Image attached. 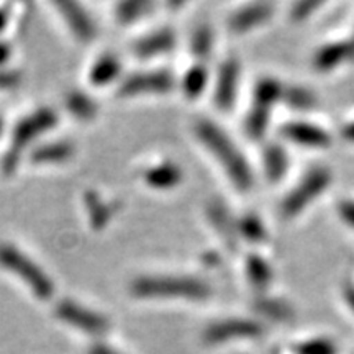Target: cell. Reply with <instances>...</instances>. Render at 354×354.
<instances>
[{"instance_id":"obj_1","label":"cell","mask_w":354,"mask_h":354,"mask_svg":"<svg viewBox=\"0 0 354 354\" xmlns=\"http://www.w3.org/2000/svg\"><path fill=\"white\" fill-rule=\"evenodd\" d=\"M196 135L201 143L214 154L216 162L223 167L225 174L232 180L238 190H250L253 187L254 176L245 154L234 145V141L225 133V130L212 120H198L196 123Z\"/></svg>"},{"instance_id":"obj_2","label":"cell","mask_w":354,"mask_h":354,"mask_svg":"<svg viewBox=\"0 0 354 354\" xmlns=\"http://www.w3.org/2000/svg\"><path fill=\"white\" fill-rule=\"evenodd\" d=\"M130 292L138 299L205 300L212 294L205 281L189 276H145L131 282Z\"/></svg>"},{"instance_id":"obj_3","label":"cell","mask_w":354,"mask_h":354,"mask_svg":"<svg viewBox=\"0 0 354 354\" xmlns=\"http://www.w3.org/2000/svg\"><path fill=\"white\" fill-rule=\"evenodd\" d=\"M0 266L6 271L15 274L32 290L35 297L48 300L55 294V284H53L50 276L44 272L41 266H38L17 246L7 245V243L0 245Z\"/></svg>"},{"instance_id":"obj_4","label":"cell","mask_w":354,"mask_h":354,"mask_svg":"<svg viewBox=\"0 0 354 354\" xmlns=\"http://www.w3.org/2000/svg\"><path fill=\"white\" fill-rule=\"evenodd\" d=\"M57 113L50 107H43L32 112L15 125V130L12 133V149L8 151L3 166L7 171H12L19 161V153L38 140L39 136L50 131L51 128L57 125Z\"/></svg>"},{"instance_id":"obj_5","label":"cell","mask_w":354,"mask_h":354,"mask_svg":"<svg viewBox=\"0 0 354 354\" xmlns=\"http://www.w3.org/2000/svg\"><path fill=\"white\" fill-rule=\"evenodd\" d=\"M331 184V172L326 167L317 166L312 167L305 174L300 183L287 194L284 202H282V215L287 218H294L302 214L312 202H315L318 197L330 187Z\"/></svg>"},{"instance_id":"obj_6","label":"cell","mask_w":354,"mask_h":354,"mask_svg":"<svg viewBox=\"0 0 354 354\" xmlns=\"http://www.w3.org/2000/svg\"><path fill=\"white\" fill-rule=\"evenodd\" d=\"M55 313L66 325L73 326L74 330L81 331V333L95 336V338L104 336L110 328V322L107 320V317L69 299L61 300L56 305Z\"/></svg>"},{"instance_id":"obj_7","label":"cell","mask_w":354,"mask_h":354,"mask_svg":"<svg viewBox=\"0 0 354 354\" xmlns=\"http://www.w3.org/2000/svg\"><path fill=\"white\" fill-rule=\"evenodd\" d=\"M264 333V326L254 318H225L212 323L203 331V342L210 346H218L234 339H253Z\"/></svg>"},{"instance_id":"obj_8","label":"cell","mask_w":354,"mask_h":354,"mask_svg":"<svg viewBox=\"0 0 354 354\" xmlns=\"http://www.w3.org/2000/svg\"><path fill=\"white\" fill-rule=\"evenodd\" d=\"M174 76L167 71H141L127 76L118 86L120 97L167 94L174 87Z\"/></svg>"},{"instance_id":"obj_9","label":"cell","mask_w":354,"mask_h":354,"mask_svg":"<svg viewBox=\"0 0 354 354\" xmlns=\"http://www.w3.org/2000/svg\"><path fill=\"white\" fill-rule=\"evenodd\" d=\"M240 87V64L236 59H227L220 66L215 81V104L223 112L233 109Z\"/></svg>"},{"instance_id":"obj_10","label":"cell","mask_w":354,"mask_h":354,"mask_svg":"<svg viewBox=\"0 0 354 354\" xmlns=\"http://www.w3.org/2000/svg\"><path fill=\"white\" fill-rule=\"evenodd\" d=\"M55 7L59 12L61 19L68 25L69 32L76 37L79 41L88 43L95 38L97 26L95 21L91 19L88 12L76 2H56Z\"/></svg>"},{"instance_id":"obj_11","label":"cell","mask_w":354,"mask_h":354,"mask_svg":"<svg viewBox=\"0 0 354 354\" xmlns=\"http://www.w3.org/2000/svg\"><path fill=\"white\" fill-rule=\"evenodd\" d=\"M282 135L287 140L294 141L299 146H305V148H328L331 145V136L325 128L313 125L308 122H290L282 127Z\"/></svg>"},{"instance_id":"obj_12","label":"cell","mask_w":354,"mask_h":354,"mask_svg":"<svg viewBox=\"0 0 354 354\" xmlns=\"http://www.w3.org/2000/svg\"><path fill=\"white\" fill-rule=\"evenodd\" d=\"M274 15V6L269 2H256L250 6L241 7L230 17L228 25L230 30L234 33H248L251 30L264 25L266 21L271 20Z\"/></svg>"},{"instance_id":"obj_13","label":"cell","mask_w":354,"mask_h":354,"mask_svg":"<svg viewBox=\"0 0 354 354\" xmlns=\"http://www.w3.org/2000/svg\"><path fill=\"white\" fill-rule=\"evenodd\" d=\"M176 46V33L169 28H161L146 35L133 44V51L141 59H149L169 53Z\"/></svg>"},{"instance_id":"obj_14","label":"cell","mask_w":354,"mask_h":354,"mask_svg":"<svg viewBox=\"0 0 354 354\" xmlns=\"http://www.w3.org/2000/svg\"><path fill=\"white\" fill-rule=\"evenodd\" d=\"M184 172L174 162H159L149 166L143 172V180L148 187L158 190L174 189L183 183Z\"/></svg>"},{"instance_id":"obj_15","label":"cell","mask_w":354,"mask_h":354,"mask_svg":"<svg viewBox=\"0 0 354 354\" xmlns=\"http://www.w3.org/2000/svg\"><path fill=\"white\" fill-rule=\"evenodd\" d=\"M346 59H353L349 41H333L323 44L313 56V68L320 73H330L343 64Z\"/></svg>"},{"instance_id":"obj_16","label":"cell","mask_w":354,"mask_h":354,"mask_svg":"<svg viewBox=\"0 0 354 354\" xmlns=\"http://www.w3.org/2000/svg\"><path fill=\"white\" fill-rule=\"evenodd\" d=\"M122 73V61L112 53L102 55L99 59L92 64L91 71H88V82L92 86H109L113 81L120 77Z\"/></svg>"},{"instance_id":"obj_17","label":"cell","mask_w":354,"mask_h":354,"mask_svg":"<svg viewBox=\"0 0 354 354\" xmlns=\"http://www.w3.org/2000/svg\"><path fill=\"white\" fill-rule=\"evenodd\" d=\"M74 148L68 141H53L39 145L32 151V161L37 165H59L73 156Z\"/></svg>"},{"instance_id":"obj_18","label":"cell","mask_w":354,"mask_h":354,"mask_svg":"<svg viewBox=\"0 0 354 354\" xmlns=\"http://www.w3.org/2000/svg\"><path fill=\"white\" fill-rule=\"evenodd\" d=\"M264 172L271 183H277L289 169V156L281 145H269L264 149Z\"/></svg>"},{"instance_id":"obj_19","label":"cell","mask_w":354,"mask_h":354,"mask_svg":"<svg viewBox=\"0 0 354 354\" xmlns=\"http://www.w3.org/2000/svg\"><path fill=\"white\" fill-rule=\"evenodd\" d=\"M245 269H246L248 281H250L251 286L256 287V289L259 290L268 289L269 284L272 282V276H274L272 268L269 266V263L263 258V256L259 254L248 256Z\"/></svg>"},{"instance_id":"obj_20","label":"cell","mask_w":354,"mask_h":354,"mask_svg":"<svg viewBox=\"0 0 354 354\" xmlns=\"http://www.w3.org/2000/svg\"><path fill=\"white\" fill-rule=\"evenodd\" d=\"M254 310L259 315L272 322H289L294 318L292 305L276 297H259L254 304Z\"/></svg>"},{"instance_id":"obj_21","label":"cell","mask_w":354,"mask_h":354,"mask_svg":"<svg viewBox=\"0 0 354 354\" xmlns=\"http://www.w3.org/2000/svg\"><path fill=\"white\" fill-rule=\"evenodd\" d=\"M284 95V86L274 77L259 79L254 87V104L272 109Z\"/></svg>"},{"instance_id":"obj_22","label":"cell","mask_w":354,"mask_h":354,"mask_svg":"<svg viewBox=\"0 0 354 354\" xmlns=\"http://www.w3.org/2000/svg\"><path fill=\"white\" fill-rule=\"evenodd\" d=\"M282 100L286 102L287 107H290L292 110H297V112H308V110L315 109L318 104L315 92H312L310 88L304 86L284 87Z\"/></svg>"},{"instance_id":"obj_23","label":"cell","mask_w":354,"mask_h":354,"mask_svg":"<svg viewBox=\"0 0 354 354\" xmlns=\"http://www.w3.org/2000/svg\"><path fill=\"white\" fill-rule=\"evenodd\" d=\"M271 110L263 105H253V109L248 113L245 120L246 135L251 136L253 140H261L268 131L269 122H271Z\"/></svg>"},{"instance_id":"obj_24","label":"cell","mask_w":354,"mask_h":354,"mask_svg":"<svg viewBox=\"0 0 354 354\" xmlns=\"http://www.w3.org/2000/svg\"><path fill=\"white\" fill-rule=\"evenodd\" d=\"M207 84H209V69L202 64L192 66L183 79L184 94L190 99H197L205 91Z\"/></svg>"},{"instance_id":"obj_25","label":"cell","mask_w":354,"mask_h":354,"mask_svg":"<svg viewBox=\"0 0 354 354\" xmlns=\"http://www.w3.org/2000/svg\"><path fill=\"white\" fill-rule=\"evenodd\" d=\"M151 7L153 3L145 2V0H128V2H122L115 7V19L123 25L133 24L145 17Z\"/></svg>"},{"instance_id":"obj_26","label":"cell","mask_w":354,"mask_h":354,"mask_svg":"<svg viewBox=\"0 0 354 354\" xmlns=\"http://www.w3.org/2000/svg\"><path fill=\"white\" fill-rule=\"evenodd\" d=\"M236 230H238V234H240L241 238H245L246 241L259 243L266 238L264 223L261 221L259 216L254 214L243 215L241 218L236 221Z\"/></svg>"},{"instance_id":"obj_27","label":"cell","mask_w":354,"mask_h":354,"mask_svg":"<svg viewBox=\"0 0 354 354\" xmlns=\"http://www.w3.org/2000/svg\"><path fill=\"white\" fill-rule=\"evenodd\" d=\"M210 216H212V221H214V225L216 228H218V232L223 234V238L227 241L232 243L233 240H236V234H238V230H236V223L232 220V216L225 209L223 205H214L210 209Z\"/></svg>"},{"instance_id":"obj_28","label":"cell","mask_w":354,"mask_h":354,"mask_svg":"<svg viewBox=\"0 0 354 354\" xmlns=\"http://www.w3.org/2000/svg\"><path fill=\"white\" fill-rule=\"evenodd\" d=\"M214 32H212L210 26L202 25L194 32L192 39H190V48H192V53L197 57H209L212 55V50H214Z\"/></svg>"},{"instance_id":"obj_29","label":"cell","mask_w":354,"mask_h":354,"mask_svg":"<svg viewBox=\"0 0 354 354\" xmlns=\"http://www.w3.org/2000/svg\"><path fill=\"white\" fill-rule=\"evenodd\" d=\"M295 354H338V346L330 338H310L294 348Z\"/></svg>"},{"instance_id":"obj_30","label":"cell","mask_w":354,"mask_h":354,"mask_svg":"<svg viewBox=\"0 0 354 354\" xmlns=\"http://www.w3.org/2000/svg\"><path fill=\"white\" fill-rule=\"evenodd\" d=\"M86 205H87V212L88 216H91L92 225L95 228H102L109 223L110 215H112V210L105 202H102L95 194L92 196H87L86 198Z\"/></svg>"},{"instance_id":"obj_31","label":"cell","mask_w":354,"mask_h":354,"mask_svg":"<svg viewBox=\"0 0 354 354\" xmlns=\"http://www.w3.org/2000/svg\"><path fill=\"white\" fill-rule=\"evenodd\" d=\"M68 109L79 118H91L95 113V104L82 92H74L68 97Z\"/></svg>"},{"instance_id":"obj_32","label":"cell","mask_w":354,"mask_h":354,"mask_svg":"<svg viewBox=\"0 0 354 354\" xmlns=\"http://www.w3.org/2000/svg\"><path fill=\"white\" fill-rule=\"evenodd\" d=\"M322 7L323 2H318V0H302V2H297L292 6L290 19L294 21H305Z\"/></svg>"},{"instance_id":"obj_33","label":"cell","mask_w":354,"mask_h":354,"mask_svg":"<svg viewBox=\"0 0 354 354\" xmlns=\"http://www.w3.org/2000/svg\"><path fill=\"white\" fill-rule=\"evenodd\" d=\"M338 214L349 227L354 228V201H343L339 203Z\"/></svg>"},{"instance_id":"obj_34","label":"cell","mask_w":354,"mask_h":354,"mask_svg":"<svg viewBox=\"0 0 354 354\" xmlns=\"http://www.w3.org/2000/svg\"><path fill=\"white\" fill-rule=\"evenodd\" d=\"M19 81H20V77L15 71L0 69V88L13 87Z\"/></svg>"},{"instance_id":"obj_35","label":"cell","mask_w":354,"mask_h":354,"mask_svg":"<svg viewBox=\"0 0 354 354\" xmlns=\"http://www.w3.org/2000/svg\"><path fill=\"white\" fill-rule=\"evenodd\" d=\"M86 354H123V353L118 351V349L112 348L107 343L97 342V343L91 344V346L87 348V353Z\"/></svg>"},{"instance_id":"obj_36","label":"cell","mask_w":354,"mask_h":354,"mask_svg":"<svg viewBox=\"0 0 354 354\" xmlns=\"http://www.w3.org/2000/svg\"><path fill=\"white\" fill-rule=\"evenodd\" d=\"M343 297H344V302H346L349 310H351V312L354 313V284H353V282H348V284H344Z\"/></svg>"},{"instance_id":"obj_37","label":"cell","mask_w":354,"mask_h":354,"mask_svg":"<svg viewBox=\"0 0 354 354\" xmlns=\"http://www.w3.org/2000/svg\"><path fill=\"white\" fill-rule=\"evenodd\" d=\"M10 56H12L10 46H8L6 41H0V69L6 66L7 61L10 59Z\"/></svg>"},{"instance_id":"obj_38","label":"cell","mask_w":354,"mask_h":354,"mask_svg":"<svg viewBox=\"0 0 354 354\" xmlns=\"http://www.w3.org/2000/svg\"><path fill=\"white\" fill-rule=\"evenodd\" d=\"M342 135H343V138L348 141V143H354V120L348 122L346 125L343 127Z\"/></svg>"},{"instance_id":"obj_39","label":"cell","mask_w":354,"mask_h":354,"mask_svg":"<svg viewBox=\"0 0 354 354\" xmlns=\"http://www.w3.org/2000/svg\"><path fill=\"white\" fill-rule=\"evenodd\" d=\"M7 24H8V15H7V12L0 8V33H2L3 30H6Z\"/></svg>"},{"instance_id":"obj_40","label":"cell","mask_w":354,"mask_h":354,"mask_svg":"<svg viewBox=\"0 0 354 354\" xmlns=\"http://www.w3.org/2000/svg\"><path fill=\"white\" fill-rule=\"evenodd\" d=\"M349 44H351V51H353V59H354V35H353V38L349 39Z\"/></svg>"},{"instance_id":"obj_41","label":"cell","mask_w":354,"mask_h":354,"mask_svg":"<svg viewBox=\"0 0 354 354\" xmlns=\"http://www.w3.org/2000/svg\"><path fill=\"white\" fill-rule=\"evenodd\" d=\"M2 131H3V122L2 118H0V135H2Z\"/></svg>"}]
</instances>
